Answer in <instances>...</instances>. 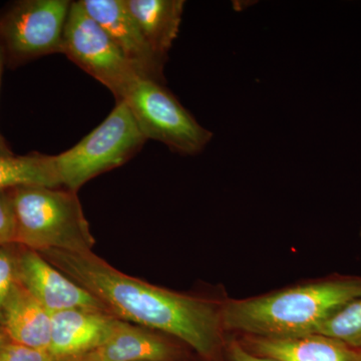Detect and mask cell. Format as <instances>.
<instances>
[{"mask_svg": "<svg viewBox=\"0 0 361 361\" xmlns=\"http://www.w3.org/2000/svg\"><path fill=\"white\" fill-rule=\"evenodd\" d=\"M70 0H21L0 13V45L6 66L14 68L33 59L63 54Z\"/></svg>", "mask_w": 361, "mask_h": 361, "instance_id": "obj_6", "label": "cell"}, {"mask_svg": "<svg viewBox=\"0 0 361 361\" xmlns=\"http://www.w3.org/2000/svg\"><path fill=\"white\" fill-rule=\"evenodd\" d=\"M252 353L277 361H361V349L319 334L283 338L245 336Z\"/></svg>", "mask_w": 361, "mask_h": 361, "instance_id": "obj_11", "label": "cell"}, {"mask_svg": "<svg viewBox=\"0 0 361 361\" xmlns=\"http://www.w3.org/2000/svg\"><path fill=\"white\" fill-rule=\"evenodd\" d=\"M174 358L175 348L164 337L118 319L104 343L65 361H172Z\"/></svg>", "mask_w": 361, "mask_h": 361, "instance_id": "obj_12", "label": "cell"}, {"mask_svg": "<svg viewBox=\"0 0 361 361\" xmlns=\"http://www.w3.org/2000/svg\"><path fill=\"white\" fill-rule=\"evenodd\" d=\"M6 66V59H4V51H2L1 45H0V82H1L2 71ZM16 154L11 151V147L7 144L6 140L4 135L0 134V156H13Z\"/></svg>", "mask_w": 361, "mask_h": 361, "instance_id": "obj_21", "label": "cell"}, {"mask_svg": "<svg viewBox=\"0 0 361 361\" xmlns=\"http://www.w3.org/2000/svg\"><path fill=\"white\" fill-rule=\"evenodd\" d=\"M126 8L152 49L168 59V52L179 33L183 0H123Z\"/></svg>", "mask_w": 361, "mask_h": 361, "instance_id": "obj_14", "label": "cell"}, {"mask_svg": "<svg viewBox=\"0 0 361 361\" xmlns=\"http://www.w3.org/2000/svg\"><path fill=\"white\" fill-rule=\"evenodd\" d=\"M313 334H319L361 349V297L346 303L320 323Z\"/></svg>", "mask_w": 361, "mask_h": 361, "instance_id": "obj_16", "label": "cell"}, {"mask_svg": "<svg viewBox=\"0 0 361 361\" xmlns=\"http://www.w3.org/2000/svg\"><path fill=\"white\" fill-rule=\"evenodd\" d=\"M16 214V245L37 252H89L94 236L77 192L25 186L11 190Z\"/></svg>", "mask_w": 361, "mask_h": 361, "instance_id": "obj_3", "label": "cell"}, {"mask_svg": "<svg viewBox=\"0 0 361 361\" xmlns=\"http://www.w3.org/2000/svg\"><path fill=\"white\" fill-rule=\"evenodd\" d=\"M148 141L125 102L68 151L54 156L61 186L78 192L97 176L121 167Z\"/></svg>", "mask_w": 361, "mask_h": 361, "instance_id": "obj_4", "label": "cell"}, {"mask_svg": "<svg viewBox=\"0 0 361 361\" xmlns=\"http://www.w3.org/2000/svg\"><path fill=\"white\" fill-rule=\"evenodd\" d=\"M16 214L11 190H0V247L16 245Z\"/></svg>", "mask_w": 361, "mask_h": 361, "instance_id": "obj_18", "label": "cell"}, {"mask_svg": "<svg viewBox=\"0 0 361 361\" xmlns=\"http://www.w3.org/2000/svg\"><path fill=\"white\" fill-rule=\"evenodd\" d=\"M18 280L51 314L70 310L110 313L96 296L56 269L39 252L25 248L18 253Z\"/></svg>", "mask_w": 361, "mask_h": 361, "instance_id": "obj_8", "label": "cell"}, {"mask_svg": "<svg viewBox=\"0 0 361 361\" xmlns=\"http://www.w3.org/2000/svg\"><path fill=\"white\" fill-rule=\"evenodd\" d=\"M0 329L11 341L49 353L51 313L20 283L7 301Z\"/></svg>", "mask_w": 361, "mask_h": 361, "instance_id": "obj_13", "label": "cell"}, {"mask_svg": "<svg viewBox=\"0 0 361 361\" xmlns=\"http://www.w3.org/2000/svg\"><path fill=\"white\" fill-rule=\"evenodd\" d=\"M25 186L63 187L54 156L39 153L0 156V190Z\"/></svg>", "mask_w": 361, "mask_h": 361, "instance_id": "obj_15", "label": "cell"}, {"mask_svg": "<svg viewBox=\"0 0 361 361\" xmlns=\"http://www.w3.org/2000/svg\"><path fill=\"white\" fill-rule=\"evenodd\" d=\"M118 319L175 337L210 357L224 334L222 303L161 288L123 274L89 252H39Z\"/></svg>", "mask_w": 361, "mask_h": 361, "instance_id": "obj_1", "label": "cell"}, {"mask_svg": "<svg viewBox=\"0 0 361 361\" xmlns=\"http://www.w3.org/2000/svg\"><path fill=\"white\" fill-rule=\"evenodd\" d=\"M87 13L99 23L137 75L164 84L161 58L145 39L139 26L130 16L123 0H80Z\"/></svg>", "mask_w": 361, "mask_h": 361, "instance_id": "obj_9", "label": "cell"}, {"mask_svg": "<svg viewBox=\"0 0 361 361\" xmlns=\"http://www.w3.org/2000/svg\"><path fill=\"white\" fill-rule=\"evenodd\" d=\"M13 246L0 247V325L7 301L18 283V252L14 250Z\"/></svg>", "mask_w": 361, "mask_h": 361, "instance_id": "obj_17", "label": "cell"}, {"mask_svg": "<svg viewBox=\"0 0 361 361\" xmlns=\"http://www.w3.org/2000/svg\"><path fill=\"white\" fill-rule=\"evenodd\" d=\"M121 101L127 104L147 140L163 142L175 153L197 155L212 139V133L202 127L161 82L137 77Z\"/></svg>", "mask_w": 361, "mask_h": 361, "instance_id": "obj_5", "label": "cell"}, {"mask_svg": "<svg viewBox=\"0 0 361 361\" xmlns=\"http://www.w3.org/2000/svg\"><path fill=\"white\" fill-rule=\"evenodd\" d=\"M361 297V276L336 274L250 298L222 303L225 331L283 338L313 334L336 311Z\"/></svg>", "mask_w": 361, "mask_h": 361, "instance_id": "obj_2", "label": "cell"}, {"mask_svg": "<svg viewBox=\"0 0 361 361\" xmlns=\"http://www.w3.org/2000/svg\"><path fill=\"white\" fill-rule=\"evenodd\" d=\"M0 361H54L47 351L7 341L0 346Z\"/></svg>", "mask_w": 361, "mask_h": 361, "instance_id": "obj_19", "label": "cell"}, {"mask_svg": "<svg viewBox=\"0 0 361 361\" xmlns=\"http://www.w3.org/2000/svg\"><path fill=\"white\" fill-rule=\"evenodd\" d=\"M7 341H9L8 337H7L6 334H4V330L0 329V346L6 344Z\"/></svg>", "mask_w": 361, "mask_h": 361, "instance_id": "obj_22", "label": "cell"}, {"mask_svg": "<svg viewBox=\"0 0 361 361\" xmlns=\"http://www.w3.org/2000/svg\"><path fill=\"white\" fill-rule=\"evenodd\" d=\"M63 54L108 87L116 102L139 77L103 26L73 1L63 32Z\"/></svg>", "mask_w": 361, "mask_h": 361, "instance_id": "obj_7", "label": "cell"}, {"mask_svg": "<svg viewBox=\"0 0 361 361\" xmlns=\"http://www.w3.org/2000/svg\"><path fill=\"white\" fill-rule=\"evenodd\" d=\"M49 353L54 361L85 355L104 343L118 318L102 311L70 310L51 313Z\"/></svg>", "mask_w": 361, "mask_h": 361, "instance_id": "obj_10", "label": "cell"}, {"mask_svg": "<svg viewBox=\"0 0 361 361\" xmlns=\"http://www.w3.org/2000/svg\"><path fill=\"white\" fill-rule=\"evenodd\" d=\"M228 356H229L230 361H277L255 355L247 349L243 344L236 341L230 343L229 348H228Z\"/></svg>", "mask_w": 361, "mask_h": 361, "instance_id": "obj_20", "label": "cell"}]
</instances>
